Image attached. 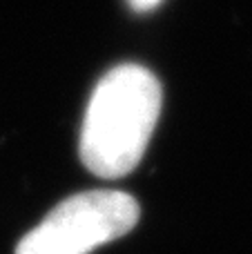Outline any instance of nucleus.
<instances>
[{
    "label": "nucleus",
    "instance_id": "nucleus-2",
    "mask_svg": "<svg viewBox=\"0 0 252 254\" xmlns=\"http://www.w3.org/2000/svg\"><path fill=\"white\" fill-rule=\"evenodd\" d=\"M136 198L116 190H89L58 203L16 246V254H89L125 237L138 223Z\"/></svg>",
    "mask_w": 252,
    "mask_h": 254
},
{
    "label": "nucleus",
    "instance_id": "nucleus-1",
    "mask_svg": "<svg viewBox=\"0 0 252 254\" xmlns=\"http://www.w3.org/2000/svg\"><path fill=\"white\" fill-rule=\"evenodd\" d=\"M163 105L161 83L136 63L110 69L94 87L80 129V161L98 179H123L141 163Z\"/></svg>",
    "mask_w": 252,
    "mask_h": 254
},
{
    "label": "nucleus",
    "instance_id": "nucleus-3",
    "mask_svg": "<svg viewBox=\"0 0 252 254\" xmlns=\"http://www.w3.org/2000/svg\"><path fill=\"white\" fill-rule=\"evenodd\" d=\"M127 4L138 13H145V11H152L154 7H159L161 0H127Z\"/></svg>",
    "mask_w": 252,
    "mask_h": 254
}]
</instances>
